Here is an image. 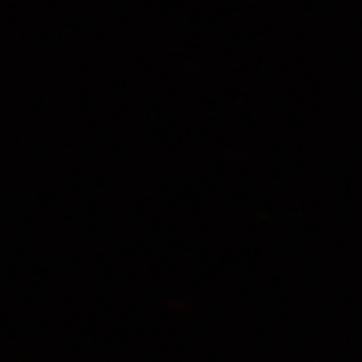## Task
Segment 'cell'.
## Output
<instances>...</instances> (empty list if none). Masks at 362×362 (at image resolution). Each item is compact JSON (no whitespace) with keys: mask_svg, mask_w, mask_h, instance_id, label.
Here are the masks:
<instances>
[]
</instances>
